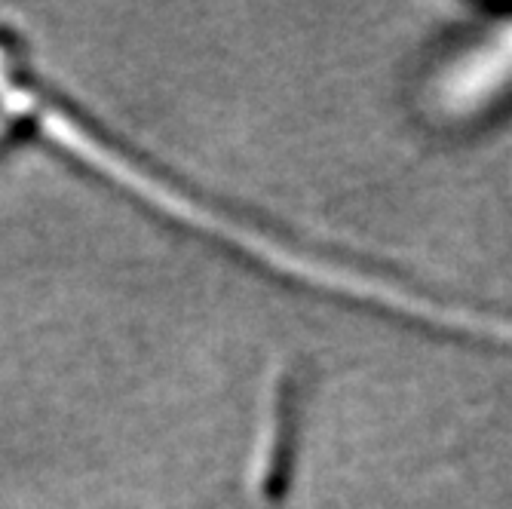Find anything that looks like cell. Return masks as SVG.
Here are the masks:
<instances>
[{"label": "cell", "instance_id": "obj_1", "mask_svg": "<svg viewBox=\"0 0 512 509\" xmlns=\"http://www.w3.org/2000/svg\"><path fill=\"white\" fill-rule=\"evenodd\" d=\"M430 105L445 120L479 117L512 96V19L473 37L430 80Z\"/></svg>", "mask_w": 512, "mask_h": 509}]
</instances>
